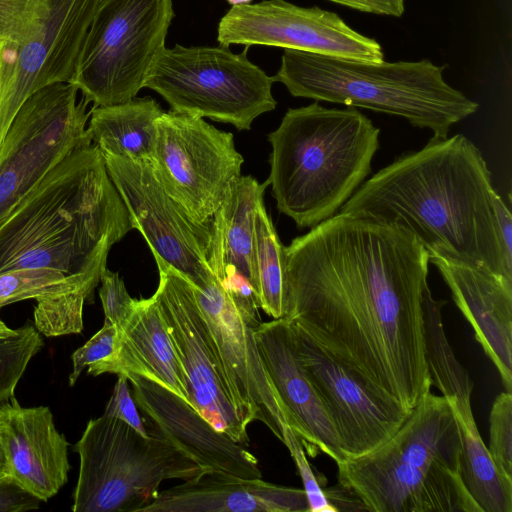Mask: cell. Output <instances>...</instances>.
<instances>
[{"label":"cell","mask_w":512,"mask_h":512,"mask_svg":"<svg viewBox=\"0 0 512 512\" xmlns=\"http://www.w3.org/2000/svg\"><path fill=\"white\" fill-rule=\"evenodd\" d=\"M244 162L233 134L175 111L157 120L149 165L165 191L197 223L210 224Z\"/></svg>","instance_id":"cell-11"},{"label":"cell","mask_w":512,"mask_h":512,"mask_svg":"<svg viewBox=\"0 0 512 512\" xmlns=\"http://www.w3.org/2000/svg\"><path fill=\"white\" fill-rule=\"evenodd\" d=\"M102 155L133 228L142 234L155 261L174 268L196 288L210 284L214 279L208 262L211 223L192 220L165 191L147 162Z\"/></svg>","instance_id":"cell-12"},{"label":"cell","mask_w":512,"mask_h":512,"mask_svg":"<svg viewBox=\"0 0 512 512\" xmlns=\"http://www.w3.org/2000/svg\"><path fill=\"white\" fill-rule=\"evenodd\" d=\"M104 373L148 378L189 403L185 374L154 294L136 299L127 324L117 333L114 353L88 366L87 374L91 376Z\"/></svg>","instance_id":"cell-23"},{"label":"cell","mask_w":512,"mask_h":512,"mask_svg":"<svg viewBox=\"0 0 512 512\" xmlns=\"http://www.w3.org/2000/svg\"><path fill=\"white\" fill-rule=\"evenodd\" d=\"M252 0H227L232 6L241 5V4H249Z\"/></svg>","instance_id":"cell-39"},{"label":"cell","mask_w":512,"mask_h":512,"mask_svg":"<svg viewBox=\"0 0 512 512\" xmlns=\"http://www.w3.org/2000/svg\"><path fill=\"white\" fill-rule=\"evenodd\" d=\"M100 283L99 297L105 319L116 327L117 333H120L133 313L136 299L128 294L117 272L106 268L100 276Z\"/></svg>","instance_id":"cell-31"},{"label":"cell","mask_w":512,"mask_h":512,"mask_svg":"<svg viewBox=\"0 0 512 512\" xmlns=\"http://www.w3.org/2000/svg\"><path fill=\"white\" fill-rule=\"evenodd\" d=\"M284 247L264 206L254 215V283L258 308L273 319L284 317Z\"/></svg>","instance_id":"cell-28"},{"label":"cell","mask_w":512,"mask_h":512,"mask_svg":"<svg viewBox=\"0 0 512 512\" xmlns=\"http://www.w3.org/2000/svg\"><path fill=\"white\" fill-rule=\"evenodd\" d=\"M289 450L303 482L308 501V512H337L318 483L306 458L304 447L293 430H290L283 443Z\"/></svg>","instance_id":"cell-33"},{"label":"cell","mask_w":512,"mask_h":512,"mask_svg":"<svg viewBox=\"0 0 512 512\" xmlns=\"http://www.w3.org/2000/svg\"><path fill=\"white\" fill-rule=\"evenodd\" d=\"M219 45L272 46L380 62L381 45L352 29L338 14L317 6L264 0L232 6L217 27Z\"/></svg>","instance_id":"cell-15"},{"label":"cell","mask_w":512,"mask_h":512,"mask_svg":"<svg viewBox=\"0 0 512 512\" xmlns=\"http://www.w3.org/2000/svg\"><path fill=\"white\" fill-rule=\"evenodd\" d=\"M174 15L173 0H102L69 82L93 107L135 98Z\"/></svg>","instance_id":"cell-9"},{"label":"cell","mask_w":512,"mask_h":512,"mask_svg":"<svg viewBox=\"0 0 512 512\" xmlns=\"http://www.w3.org/2000/svg\"><path fill=\"white\" fill-rule=\"evenodd\" d=\"M269 185L251 175L239 176L229 187L211 219L208 262L212 273L232 266L254 283V215Z\"/></svg>","instance_id":"cell-26"},{"label":"cell","mask_w":512,"mask_h":512,"mask_svg":"<svg viewBox=\"0 0 512 512\" xmlns=\"http://www.w3.org/2000/svg\"><path fill=\"white\" fill-rule=\"evenodd\" d=\"M192 287L240 419L247 427L261 421L284 443L291 422L255 342L261 322L250 321L215 276L203 288Z\"/></svg>","instance_id":"cell-14"},{"label":"cell","mask_w":512,"mask_h":512,"mask_svg":"<svg viewBox=\"0 0 512 512\" xmlns=\"http://www.w3.org/2000/svg\"><path fill=\"white\" fill-rule=\"evenodd\" d=\"M293 329L299 360L322 399L345 457L362 456L389 440L410 412L374 393L294 323Z\"/></svg>","instance_id":"cell-17"},{"label":"cell","mask_w":512,"mask_h":512,"mask_svg":"<svg viewBox=\"0 0 512 512\" xmlns=\"http://www.w3.org/2000/svg\"><path fill=\"white\" fill-rule=\"evenodd\" d=\"M379 134L353 107L326 108L315 101L289 108L268 134L267 181L277 209L300 229L334 216L370 174Z\"/></svg>","instance_id":"cell-5"},{"label":"cell","mask_w":512,"mask_h":512,"mask_svg":"<svg viewBox=\"0 0 512 512\" xmlns=\"http://www.w3.org/2000/svg\"><path fill=\"white\" fill-rule=\"evenodd\" d=\"M134 229L99 148L88 139L0 225V273L52 268L100 283L111 247Z\"/></svg>","instance_id":"cell-3"},{"label":"cell","mask_w":512,"mask_h":512,"mask_svg":"<svg viewBox=\"0 0 512 512\" xmlns=\"http://www.w3.org/2000/svg\"><path fill=\"white\" fill-rule=\"evenodd\" d=\"M363 13L401 17L405 10V0H327Z\"/></svg>","instance_id":"cell-37"},{"label":"cell","mask_w":512,"mask_h":512,"mask_svg":"<svg viewBox=\"0 0 512 512\" xmlns=\"http://www.w3.org/2000/svg\"><path fill=\"white\" fill-rule=\"evenodd\" d=\"M70 82L32 94L13 119L0 146V225L45 175L80 143L91 110Z\"/></svg>","instance_id":"cell-10"},{"label":"cell","mask_w":512,"mask_h":512,"mask_svg":"<svg viewBox=\"0 0 512 512\" xmlns=\"http://www.w3.org/2000/svg\"><path fill=\"white\" fill-rule=\"evenodd\" d=\"M44 345L40 333L30 322L17 333L0 338V405L10 400L32 358Z\"/></svg>","instance_id":"cell-29"},{"label":"cell","mask_w":512,"mask_h":512,"mask_svg":"<svg viewBox=\"0 0 512 512\" xmlns=\"http://www.w3.org/2000/svg\"><path fill=\"white\" fill-rule=\"evenodd\" d=\"M491 180L481 151L466 136L431 137L363 182L339 212L398 223L429 254L512 283L503 264Z\"/></svg>","instance_id":"cell-2"},{"label":"cell","mask_w":512,"mask_h":512,"mask_svg":"<svg viewBox=\"0 0 512 512\" xmlns=\"http://www.w3.org/2000/svg\"><path fill=\"white\" fill-rule=\"evenodd\" d=\"M444 69L428 59L374 62L284 49L272 77L294 97L402 117L446 138L479 104L450 86Z\"/></svg>","instance_id":"cell-6"},{"label":"cell","mask_w":512,"mask_h":512,"mask_svg":"<svg viewBox=\"0 0 512 512\" xmlns=\"http://www.w3.org/2000/svg\"><path fill=\"white\" fill-rule=\"evenodd\" d=\"M116 341V327L105 319L102 328L72 354V371L68 377L69 385H75L84 368L110 357L115 351Z\"/></svg>","instance_id":"cell-32"},{"label":"cell","mask_w":512,"mask_h":512,"mask_svg":"<svg viewBox=\"0 0 512 512\" xmlns=\"http://www.w3.org/2000/svg\"><path fill=\"white\" fill-rule=\"evenodd\" d=\"M0 432L10 476L42 502L67 483L70 464L64 434L46 406L22 407L13 396L0 405Z\"/></svg>","instance_id":"cell-20"},{"label":"cell","mask_w":512,"mask_h":512,"mask_svg":"<svg viewBox=\"0 0 512 512\" xmlns=\"http://www.w3.org/2000/svg\"><path fill=\"white\" fill-rule=\"evenodd\" d=\"M98 283L52 268H20L0 273V310L34 299V326L46 337L78 334L83 330V307L91 302ZM17 333L0 319V338Z\"/></svg>","instance_id":"cell-24"},{"label":"cell","mask_w":512,"mask_h":512,"mask_svg":"<svg viewBox=\"0 0 512 512\" xmlns=\"http://www.w3.org/2000/svg\"><path fill=\"white\" fill-rule=\"evenodd\" d=\"M494 206L497 216L499 239L502 249L505 272L512 279V216L500 195H494Z\"/></svg>","instance_id":"cell-36"},{"label":"cell","mask_w":512,"mask_h":512,"mask_svg":"<svg viewBox=\"0 0 512 512\" xmlns=\"http://www.w3.org/2000/svg\"><path fill=\"white\" fill-rule=\"evenodd\" d=\"M1 477H11L10 476V468L6 456V451L2 439V435L0 432V478Z\"/></svg>","instance_id":"cell-38"},{"label":"cell","mask_w":512,"mask_h":512,"mask_svg":"<svg viewBox=\"0 0 512 512\" xmlns=\"http://www.w3.org/2000/svg\"><path fill=\"white\" fill-rule=\"evenodd\" d=\"M473 382L468 374L440 392L453 411L461 440V477L481 512H512V483L495 467L478 430L471 405Z\"/></svg>","instance_id":"cell-25"},{"label":"cell","mask_w":512,"mask_h":512,"mask_svg":"<svg viewBox=\"0 0 512 512\" xmlns=\"http://www.w3.org/2000/svg\"><path fill=\"white\" fill-rule=\"evenodd\" d=\"M73 450L80 459L74 512H140L163 481L211 472L166 440L105 414L89 420Z\"/></svg>","instance_id":"cell-7"},{"label":"cell","mask_w":512,"mask_h":512,"mask_svg":"<svg viewBox=\"0 0 512 512\" xmlns=\"http://www.w3.org/2000/svg\"><path fill=\"white\" fill-rule=\"evenodd\" d=\"M140 512H308L304 489L206 472L161 491Z\"/></svg>","instance_id":"cell-22"},{"label":"cell","mask_w":512,"mask_h":512,"mask_svg":"<svg viewBox=\"0 0 512 512\" xmlns=\"http://www.w3.org/2000/svg\"><path fill=\"white\" fill-rule=\"evenodd\" d=\"M159 271L156 296L185 374L189 403L216 429L248 445L240 419L200 313L191 283L174 268L155 261Z\"/></svg>","instance_id":"cell-16"},{"label":"cell","mask_w":512,"mask_h":512,"mask_svg":"<svg viewBox=\"0 0 512 512\" xmlns=\"http://www.w3.org/2000/svg\"><path fill=\"white\" fill-rule=\"evenodd\" d=\"M42 501L20 486L12 477L0 478V512L36 510Z\"/></svg>","instance_id":"cell-35"},{"label":"cell","mask_w":512,"mask_h":512,"mask_svg":"<svg viewBox=\"0 0 512 512\" xmlns=\"http://www.w3.org/2000/svg\"><path fill=\"white\" fill-rule=\"evenodd\" d=\"M452 298L496 367L505 391H512V283L471 265L429 254Z\"/></svg>","instance_id":"cell-21"},{"label":"cell","mask_w":512,"mask_h":512,"mask_svg":"<svg viewBox=\"0 0 512 512\" xmlns=\"http://www.w3.org/2000/svg\"><path fill=\"white\" fill-rule=\"evenodd\" d=\"M128 378L124 375H117V381L113 392L108 400L104 414L120 419L139 433L148 436L143 418L138 412V407L131 395Z\"/></svg>","instance_id":"cell-34"},{"label":"cell","mask_w":512,"mask_h":512,"mask_svg":"<svg viewBox=\"0 0 512 512\" xmlns=\"http://www.w3.org/2000/svg\"><path fill=\"white\" fill-rule=\"evenodd\" d=\"M284 317L385 401L431 391L429 253L404 226L336 213L284 247Z\"/></svg>","instance_id":"cell-1"},{"label":"cell","mask_w":512,"mask_h":512,"mask_svg":"<svg viewBox=\"0 0 512 512\" xmlns=\"http://www.w3.org/2000/svg\"><path fill=\"white\" fill-rule=\"evenodd\" d=\"M126 377L149 435L166 440L209 471L245 479L262 477L256 457L216 429L186 400L148 378Z\"/></svg>","instance_id":"cell-18"},{"label":"cell","mask_w":512,"mask_h":512,"mask_svg":"<svg viewBox=\"0 0 512 512\" xmlns=\"http://www.w3.org/2000/svg\"><path fill=\"white\" fill-rule=\"evenodd\" d=\"M102 0H50L19 46L0 50V146L24 102L38 90L69 82Z\"/></svg>","instance_id":"cell-13"},{"label":"cell","mask_w":512,"mask_h":512,"mask_svg":"<svg viewBox=\"0 0 512 512\" xmlns=\"http://www.w3.org/2000/svg\"><path fill=\"white\" fill-rule=\"evenodd\" d=\"M229 47H164L144 88L157 92L172 111L229 123L249 130L253 121L276 108L273 77Z\"/></svg>","instance_id":"cell-8"},{"label":"cell","mask_w":512,"mask_h":512,"mask_svg":"<svg viewBox=\"0 0 512 512\" xmlns=\"http://www.w3.org/2000/svg\"><path fill=\"white\" fill-rule=\"evenodd\" d=\"M254 338L264 368L275 387L306 452L324 453L335 463L345 457L322 399L302 366L291 320L261 322Z\"/></svg>","instance_id":"cell-19"},{"label":"cell","mask_w":512,"mask_h":512,"mask_svg":"<svg viewBox=\"0 0 512 512\" xmlns=\"http://www.w3.org/2000/svg\"><path fill=\"white\" fill-rule=\"evenodd\" d=\"M164 111L151 97L91 109L87 130L102 154L149 163L157 120Z\"/></svg>","instance_id":"cell-27"},{"label":"cell","mask_w":512,"mask_h":512,"mask_svg":"<svg viewBox=\"0 0 512 512\" xmlns=\"http://www.w3.org/2000/svg\"><path fill=\"white\" fill-rule=\"evenodd\" d=\"M489 454L500 475L512 483V394L504 391L490 411Z\"/></svg>","instance_id":"cell-30"},{"label":"cell","mask_w":512,"mask_h":512,"mask_svg":"<svg viewBox=\"0 0 512 512\" xmlns=\"http://www.w3.org/2000/svg\"><path fill=\"white\" fill-rule=\"evenodd\" d=\"M338 485L374 512H481L461 477L459 429L446 398H420L377 449L337 462Z\"/></svg>","instance_id":"cell-4"}]
</instances>
